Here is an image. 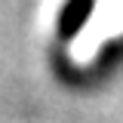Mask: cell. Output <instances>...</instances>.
<instances>
[{
    "instance_id": "cell-1",
    "label": "cell",
    "mask_w": 123,
    "mask_h": 123,
    "mask_svg": "<svg viewBox=\"0 0 123 123\" xmlns=\"http://www.w3.org/2000/svg\"><path fill=\"white\" fill-rule=\"evenodd\" d=\"M92 18V0H71L62 12V22H59V31L65 37H77L80 31L86 28V22Z\"/></svg>"
}]
</instances>
